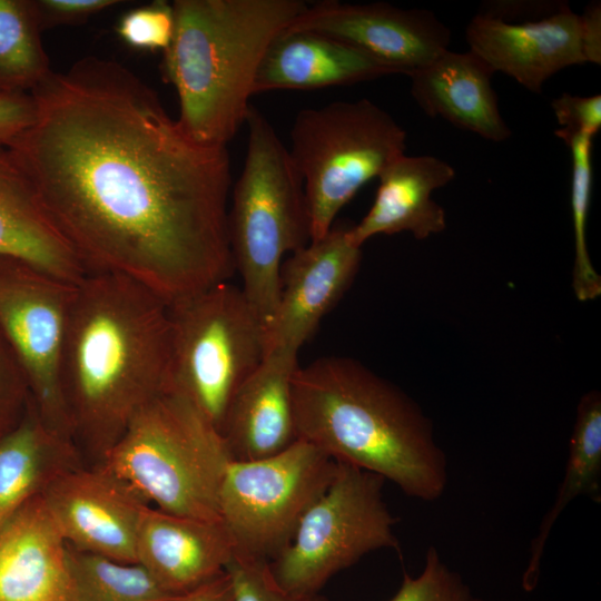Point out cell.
<instances>
[{"mask_svg":"<svg viewBox=\"0 0 601 601\" xmlns=\"http://www.w3.org/2000/svg\"><path fill=\"white\" fill-rule=\"evenodd\" d=\"M30 93L35 120L6 150L88 272L168 303L228 279L227 146L194 140L111 59L83 57Z\"/></svg>","mask_w":601,"mask_h":601,"instance_id":"cell-1","label":"cell"},{"mask_svg":"<svg viewBox=\"0 0 601 601\" xmlns=\"http://www.w3.org/2000/svg\"><path fill=\"white\" fill-rule=\"evenodd\" d=\"M169 303L121 274L77 283L60 362L72 439L99 462L134 416L169 388Z\"/></svg>","mask_w":601,"mask_h":601,"instance_id":"cell-2","label":"cell"},{"mask_svg":"<svg viewBox=\"0 0 601 601\" xmlns=\"http://www.w3.org/2000/svg\"><path fill=\"white\" fill-rule=\"evenodd\" d=\"M297 439L336 462L391 481L431 502L447 485V461L418 405L357 361L322 357L292 382Z\"/></svg>","mask_w":601,"mask_h":601,"instance_id":"cell-3","label":"cell"},{"mask_svg":"<svg viewBox=\"0 0 601 601\" xmlns=\"http://www.w3.org/2000/svg\"><path fill=\"white\" fill-rule=\"evenodd\" d=\"M162 72L177 92L185 132L227 144L245 124L272 42L307 7L302 0H175Z\"/></svg>","mask_w":601,"mask_h":601,"instance_id":"cell-4","label":"cell"},{"mask_svg":"<svg viewBox=\"0 0 601 601\" xmlns=\"http://www.w3.org/2000/svg\"><path fill=\"white\" fill-rule=\"evenodd\" d=\"M230 461L220 432L188 400L168 388L134 416L96 464L149 505L220 521L218 494Z\"/></svg>","mask_w":601,"mask_h":601,"instance_id":"cell-5","label":"cell"},{"mask_svg":"<svg viewBox=\"0 0 601 601\" xmlns=\"http://www.w3.org/2000/svg\"><path fill=\"white\" fill-rule=\"evenodd\" d=\"M247 149L228 209V237L242 290L266 332L277 308L284 256L311 242L303 180L288 148L250 106Z\"/></svg>","mask_w":601,"mask_h":601,"instance_id":"cell-6","label":"cell"},{"mask_svg":"<svg viewBox=\"0 0 601 601\" xmlns=\"http://www.w3.org/2000/svg\"><path fill=\"white\" fill-rule=\"evenodd\" d=\"M406 134L368 99L298 111L288 152L305 190L311 240L324 237L341 209L404 155Z\"/></svg>","mask_w":601,"mask_h":601,"instance_id":"cell-7","label":"cell"},{"mask_svg":"<svg viewBox=\"0 0 601 601\" xmlns=\"http://www.w3.org/2000/svg\"><path fill=\"white\" fill-rule=\"evenodd\" d=\"M169 322V388L220 432L234 395L265 357L264 327L227 280L170 302Z\"/></svg>","mask_w":601,"mask_h":601,"instance_id":"cell-8","label":"cell"},{"mask_svg":"<svg viewBox=\"0 0 601 601\" xmlns=\"http://www.w3.org/2000/svg\"><path fill=\"white\" fill-rule=\"evenodd\" d=\"M384 483L375 473L337 462L331 484L304 514L292 543L268 562L279 585L319 593L333 575L365 554L400 550L397 519L384 500Z\"/></svg>","mask_w":601,"mask_h":601,"instance_id":"cell-9","label":"cell"},{"mask_svg":"<svg viewBox=\"0 0 601 601\" xmlns=\"http://www.w3.org/2000/svg\"><path fill=\"white\" fill-rule=\"evenodd\" d=\"M337 462L297 439L282 452L253 461L231 460L218 494L220 521L234 553L267 562L293 541L306 511L326 491Z\"/></svg>","mask_w":601,"mask_h":601,"instance_id":"cell-10","label":"cell"},{"mask_svg":"<svg viewBox=\"0 0 601 601\" xmlns=\"http://www.w3.org/2000/svg\"><path fill=\"white\" fill-rule=\"evenodd\" d=\"M76 285L24 260L0 257V329L22 367L39 415L71 439L60 362Z\"/></svg>","mask_w":601,"mask_h":601,"instance_id":"cell-11","label":"cell"},{"mask_svg":"<svg viewBox=\"0 0 601 601\" xmlns=\"http://www.w3.org/2000/svg\"><path fill=\"white\" fill-rule=\"evenodd\" d=\"M311 31L341 40L367 53L394 73L411 76L447 50L450 30L422 9L385 2L319 1L306 7L284 32Z\"/></svg>","mask_w":601,"mask_h":601,"instance_id":"cell-12","label":"cell"},{"mask_svg":"<svg viewBox=\"0 0 601 601\" xmlns=\"http://www.w3.org/2000/svg\"><path fill=\"white\" fill-rule=\"evenodd\" d=\"M65 541L72 548L124 563L136 562V538L147 504L100 465L57 476L42 492Z\"/></svg>","mask_w":601,"mask_h":601,"instance_id":"cell-13","label":"cell"},{"mask_svg":"<svg viewBox=\"0 0 601 601\" xmlns=\"http://www.w3.org/2000/svg\"><path fill=\"white\" fill-rule=\"evenodd\" d=\"M348 228L333 226L283 262L277 308L265 332V355L273 351L298 354L352 284L362 254L351 242Z\"/></svg>","mask_w":601,"mask_h":601,"instance_id":"cell-14","label":"cell"},{"mask_svg":"<svg viewBox=\"0 0 601 601\" xmlns=\"http://www.w3.org/2000/svg\"><path fill=\"white\" fill-rule=\"evenodd\" d=\"M470 50L494 71L540 93L558 71L584 63L580 16L561 3L535 20L505 21L480 11L466 32Z\"/></svg>","mask_w":601,"mask_h":601,"instance_id":"cell-15","label":"cell"},{"mask_svg":"<svg viewBox=\"0 0 601 601\" xmlns=\"http://www.w3.org/2000/svg\"><path fill=\"white\" fill-rule=\"evenodd\" d=\"M234 554L220 521L184 516L147 505L137 538L136 562L173 595L218 577Z\"/></svg>","mask_w":601,"mask_h":601,"instance_id":"cell-16","label":"cell"},{"mask_svg":"<svg viewBox=\"0 0 601 601\" xmlns=\"http://www.w3.org/2000/svg\"><path fill=\"white\" fill-rule=\"evenodd\" d=\"M0 601H72L67 543L42 494L0 526Z\"/></svg>","mask_w":601,"mask_h":601,"instance_id":"cell-17","label":"cell"},{"mask_svg":"<svg viewBox=\"0 0 601 601\" xmlns=\"http://www.w3.org/2000/svg\"><path fill=\"white\" fill-rule=\"evenodd\" d=\"M297 355L266 354L234 395L220 431L231 460L267 457L297 440L292 394Z\"/></svg>","mask_w":601,"mask_h":601,"instance_id":"cell-18","label":"cell"},{"mask_svg":"<svg viewBox=\"0 0 601 601\" xmlns=\"http://www.w3.org/2000/svg\"><path fill=\"white\" fill-rule=\"evenodd\" d=\"M455 177L454 168L434 156L397 157L378 177L376 196L362 220L348 228L361 247L377 235L410 231L424 239L446 227L445 210L431 197Z\"/></svg>","mask_w":601,"mask_h":601,"instance_id":"cell-19","label":"cell"},{"mask_svg":"<svg viewBox=\"0 0 601 601\" xmlns=\"http://www.w3.org/2000/svg\"><path fill=\"white\" fill-rule=\"evenodd\" d=\"M494 71L476 53L449 49L410 76L411 95L430 117L491 141H503L511 130L501 116L492 87Z\"/></svg>","mask_w":601,"mask_h":601,"instance_id":"cell-20","label":"cell"},{"mask_svg":"<svg viewBox=\"0 0 601 601\" xmlns=\"http://www.w3.org/2000/svg\"><path fill=\"white\" fill-rule=\"evenodd\" d=\"M387 75L395 73L341 40L311 31H283L263 58L254 95L280 89L348 86Z\"/></svg>","mask_w":601,"mask_h":601,"instance_id":"cell-21","label":"cell"},{"mask_svg":"<svg viewBox=\"0 0 601 601\" xmlns=\"http://www.w3.org/2000/svg\"><path fill=\"white\" fill-rule=\"evenodd\" d=\"M0 257L24 260L70 283L89 273L50 223L6 149L0 150Z\"/></svg>","mask_w":601,"mask_h":601,"instance_id":"cell-22","label":"cell"},{"mask_svg":"<svg viewBox=\"0 0 601 601\" xmlns=\"http://www.w3.org/2000/svg\"><path fill=\"white\" fill-rule=\"evenodd\" d=\"M80 453L72 439L42 420L31 400L21 421L0 439V526L57 476L80 466Z\"/></svg>","mask_w":601,"mask_h":601,"instance_id":"cell-23","label":"cell"},{"mask_svg":"<svg viewBox=\"0 0 601 601\" xmlns=\"http://www.w3.org/2000/svg\"><path fill=\"white\" fill-rule=\"evenodd\" d=\"M600 482L601 395L598 391H590L580 398L577 407L562 484L554 502L540 523L536 536L531 542L530 561L522 578L524 590L531 591L538 583L544 548L560 514L572 500L580 495H588L599 503Z\"/></svg>","mask_w":601,"mask_h":601,"instance_id":"cell-24","label":"cell"},{"mask_svg":"<svg viewBox=\"0 0 601 601\" xmlns=\"http://www.w3.org/2000/svg\"><path fill=\"white\" fill-rule=\"evenodd\" d=\"M32 0H0V92H31L52 72Z\"/></svg>","mask_w":601,"mask_h":601,"instance_id":"cell-25","label":"cell"},{"mask_svg":"<svg viewBox=\"0 0 601 601\" xmlns=\"http://www.w3.org/2000/svg\"><path fill=\"white\" fill-rule=\"evenodd\" d=\"M72 601H168L162 589L139 563H124L79 551L67 544Z\"/></svg>","mask_w":601,"mask_h":601,"instance_id":"cell-26","label":"cell"},{"mask_svg":"<svg viewBox=\"0 0 601 601\" xmlns=\"http://www.w3.org/2000/svg\"><path fill=\"white\" fill-rule=\"evenodd\" d=\"M571 152V214L574 233L572 287L581 302L601 294V277L594 269L587 245V223L592 187V136L555 134Z\"/></svg>","mask_w":601,"mask_h":601,"instance_id":"cell-27","label":"cell"},{"mask_svg":"<svg viewBox=\"0 0 601 601\" xmlns=\"http://www.w3.org/2000/svg\"><path fill=\"white\" fill-rule=\"evenodd\" d=\"M388 601H485L475 597L459 573L441 559L439 551L430 546L425 554L423 571L412 577L404 571L403 581Z\"/></svg>","mask_w":601,"mask_h":601,"instance_id":"cell-28","label":"cell"},{"mask_svg":"<svg viewBox=\"0 0 601 601\" xmlns=\"http://www.w3.org/2000/svg\"><path fill=\"white\" fill-rule=\"evenodd\" d=\"M115 29L119 40L131 49L164 52L175 29L173 3L155 0L130 9L120 16Z\"/></svg>","mask_w":601,"mask_h":601,"instance_id":"cell-29","label":"cell"},{"mask_svg":"<svg viewBox=\"0 0 601 601\" xmlns=\"http://www.w3.org/2000/svg\"><path fill=\"white\" fill-rule=\"evenodd\" d=\"M225 571L233 601H328L319 593H296L279 585L265 560L234 553Z\"/></svg>","mask_w":601,"mask_h":601,"instance_id":"cell-30","label":"cell"},{"mask_svg":"<svg viewBox=\"0 0 601 601\" xmlns=\"http://www.w3.org/2000/svg\"><path fill=\"white\" fill-rule=\"evenodd\" d=\"M30 402L26 375L0 329V439L21 421Z\"/></svg>","mask_w":601,"mask_h":601,"instance_id":"cell-31","label":"cell"},{"mask_svg":"<svg viewBox=\"0 0 601 601\" xmlns=\"http://www.w3.org/2000/svg\"><path fill=\"white\" fill-rule=\"evenodd\" d=\"M560 125L554 134H585L594 137L601 128V96L562 93L551 101Z\"/></svg>","mask_w":601,"mask_h":601,"instance_id":"cell-32","label":"cell"},{"mask_svg":"<svg viewBox=\"0 0 601 601\" xmlns=\"http://www.w3.org/2000/svg\"><path fill=\"white\" fill-rule=\"evenodd\" d=\"M41 30L86 22L118 0H32Z\"/></svg>","mask_w":601,"mask_h":601,"instance_id":"cell-33","label":"cell"},{"mask_svg":"<svg viewBox=\"0 0 601 601\" xmlns=\"http://www.w3.org/2000/svg\"><path fill=\"white\" fill-rule=\"evenodd\" d=\"M30 92H0V150L6 149L35 120Z\"/></svg>","mask_w":601,"mask_h":601,"instance_id":"cell-34","label":"cell"},{"mask_svg":"<svg viewBox=\"0 0 601 601\" xmlns=\"http://www.w3.org/2000/svg\"><path fill=\"white\" fill-rule=\"evenodd\" d=\"M580 16L581 45L585 62L601 63V4L599 1L585 6Z\"/></svg>","mask_w":601,"mask_h":601,"instance_id":"cell-35","label":"cell"},{"mask_svg":"<svg viewBox=\"0 0 601 601\" xmlns=\"http://www.w3.org/2000/svg\"><path fill=\"white\" fill-rule=\"evenodd\" d=\"M168 601H233V588L229 575L224 571L208 582Z\"/></svg>","mask_w":601,"mask_h":601,"instance_id":"cell-36","label":"cell"}]
</instances>
